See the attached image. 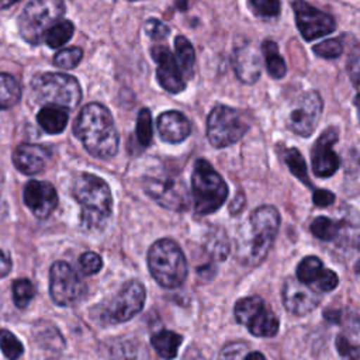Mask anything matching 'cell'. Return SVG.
<instances>
[{
    "mask_svg": "<svg viewBox=\"0 0 360 360\" xmlns=\"http://www.w3.org/2000/svg\"><path fill=\"white\" fill-rule=\"evenodd\" d=\"M248 353V345L243 342H231L225 345L218 356V360H243Z\"/></svg>",
    "mask_w": 360,
    "mask_h": 360,
    "instance_id": "40",
    "label": "cell"
},
{
    "mask_svg": "<svg viewBox=\"0 0 360 360\" xmlns=\"http://www.w3.org/2000/svg\"><path fill=\"white\" fill-rule=\"evenodd\" d=\"M65 13L63 0H32L30 1L18 18V28L21 37L38 45L46 31L56 24Z\"/></svg>",
    "mask_w": 360,
    "mask_h": 360,
    "instance_id": "7",
    "label": "cell"
},
{
    "mask_svg": "<svg viewBox=\"0 0 360 360\" xmlns=\"http://www.w3.org/2000/svg\"><path fill=\"white\" fill-rule=\"evenodd\" d=\"M145 298L146 291L142 283L136 280L125 283L101 312V321L105 323H122L129 321L143 308Z\"/></svg>",
    "mask_w": 360,
    "mask_h": 360,
    "instance_id": "12",
    "label": "cell"
},
{
    "mask_svg": "<svg viewBox=\"0 0 360 360\" xmlns=\"http://www.w3.org/2000/svg\"><path fill=\"white\" fill-rule=\"evenodd\" d=\"M35 100L41 104L73 110L82 100V89L76 77L65 73H39L31 82Z\"/></svg>",
    "mask_w": 360,
    "mask_h": 360,
    "instance_id": "6",
    "label": "cell"
},
{
    "mask_svg": "<svg viewBox=\"0 0 360 360\" xmlns=\"http://www.w3.org/2000/svg\"><path fill=\"white\" fill-rule=\"evenodd\" d=\"M174 48H176V60L181 69V73L184 79H191L194 72V62H195V53L193 45L188 42V39L183 35L176 37L174 39Z\"/></svg>",
    "mask_w": 360,
    "mask_h": 360,
    "instance_id": "26",
    "label": "cell"
},
{
    "mask_svg": "<svg viewBox=\"0 0 360 360\" xmlns=\"http://www.w3.org/2000/svg\"><path fill=\"white\" fill-rule=\"evenodd\" d=\"M158 132L162 141L169 143L183 142L191 132V124L180 111H165L158 117Z\"/></svg>",
    "mask_w": 360,
    "mask_h": 360,
    "instance_id": "22",
    "label": "cell"
},
{
    "mask_svg": "<svg viewBox=\"0 0 360 360\" xmlns=\"http://www.w3.org/2000/svg\"><path fill=\"white\" fill-rule=\"evenodd\" d=\"M183 336L172 330H160L150 338V343L156 353L165 360H173L177 356Z\"/></svg>",
    "mask_w": 360,
    "mask_h": 360,
    "instance_id": "24",
    "label": "cell"
},
{
    "mask_svg": "<svg viewBox=\"0 0 360 360\" xmlns=\"http://www.w3.org/2000/svg\"><path fill=\"white\" fill-rule=\"evenodd\" d=\"M292 10L295 14L298 31L305 41H312L335 31L336 22L333 17L325 11L312 7L304 0H294Z\"/></svg>",
    "mask_w": 360,
    "mask_h": 360,
    "instance_id": "14",
    "label": "cell"
},
{
    "mask_svg": "<svg viewBox=\"0 0 360 360\" xmlns=\"http://www.w3.org/2000/svg\"><path fill=\"white\" fill-rule=\"evenodd\" d=\"M333 201H335V194L328 190H315L312 194V202L316 207H328L333 204Z\"/></svg>",
    "mask_w": 360,
    "mask_h": 360,
    "instance_id": "43",
    "label": "cell"
},
{
    "mask_svg": "<svg viewBox=\"0 0 360 360\" xmlns=\"http://www.w3.org/2000/svg\"><path fill=\"white\" fill-rule=\"evenodd\" d=\"M0 349L8 360H18L24 353L21 342L15 338L14 333L6 329L0 330Z\"/></svg>",
    "mask_w": 360,
    "mask_h": 360,
    "instance_id": "34",
    "label": "cell"
},
{
    "mask_svg": "<svg viewBox=\"0 0 360 360\" xmlns=\"http://www.w3.org/2000/svg\"><path fill=\"white\" fill-rule=\"evenodd\" d=\"M262 51L264 55L269 76H271L273 79H281L287 72V66L283 56L278 53L277 44L271 39H266L262 44Z\"/></svg>",
    "mask_w": 360,
    "mask_h": 360,
    "instance_id": "27",
    "label": "cell"
},
{
    "mask_svg": "<svg viewBox=\"0 0 360 360\" xmlns=\"http://www.w3.org/2000/svg\"><path fill=\"white\" fill-rule=\"evenodd\" d=\"M35 295V287L28 278H18L13 283V300L18 308H27Z\"/></svg>",
    "mask_w": 360,
    "mask_h": 360,
    "instance_id": "33",
    "label": "cell"
},
{
    "mask_svg": "<svg viewBox=\"0 0 360 360\" xmlns=\"http://www.w3.org/2000/svg\"><path fill=\"white\" fill-rule=\"evenodd\" d=\"M111 360H142L145 352L136 340L118 339L111 343L108 349Z\"/></svg>",
    "mask_w": 360,
    "mask_h": 360,
    "instance_id": "28",
    "label": "cell"
},
{
    "mask_svg": "<svg viewBox=\"0 0 360 360\" xmlns=\"http://www.w3.org/2000/svg\"><path fill=\"white\" fill-rule=\"evenodd\" d=\"M339 132L336 128H329L321 134L311 150L312 170L319 177L332 176L339 167V158L333 152V145L338 142Z\"/></svg>",
    "mask_w": 360,
    "mask_h": 360,
    "instance_id": "17",
    "label": "cell"
},
{
    "mask_svg": "<svg viewBox=\"0 0 360 360\" xmlns=\"http://www.w3.org/2000/svg\"><path fill=\"white\" fill-rule=\"evenodd\" d=\"M148 267L165 288L180 287L187 277V260L180 246L167 238L156 240L148 250Z\"/></svg>",
    "mask_w": 360,
    "mask_h": 360,
    "instance_id": "4",
    "label": "cell"
},
{
    "mask_svg": "<svg viewBox=\"0 0 360 360\" xmlns=\"http://www.w3.org/2000/svg\"><path fill=\"white\" fill-rule=\"evenodd\" d=\"M24 202L39 218H48L58 205V193L48 181L31 180L24 187Z\"/></svg>",
    "mask_w": 360,
    "mask_h": 360,
    "instance_id": "18",
    "label": "cell"
},
{
    "mask_svg": "<svg viewBox=\"0 0 360 360\" xmlns=\"http://www.w3.org/2000/svg\"><path fill=\"white\" fill-rule=\"evenodd\" d=\"M129 1H136V0H129Z\"/></svg>",
    "mask_w": 360,
    "mask_h": 360,
    "instance_id": "48",
    "label": "cell"
},
{
    "mask_svg": "<svg viewBox=\"0 0 360 360\" xmlns=\"http://www.w3.org/2000/svg\"><path fill=\"white\" fill-rule=\"evenodd\" d=\"M72 193L82 207V226L87 231L104 228L112 214V195L108 184L96 174L82 173L75 179Z\"/></svg>",
    "mask_w": 360,
    "mask_h": 360,
    "instance_id": "3",
    "label": "cell"
},
{
    "mask_svg": "<svg viewBox=\"0 0 360 360\" xmlns=\"http://www.w3.org/2000/svg\"><path fill=\"white\" fill-rule=\"evenodd\" d=\"M297 278L307 284L314 285L319 291H332L336 288L339 278L330 269H323L322 262L316 256L304 257L297 267Z\"/></svg>",
    "mask_w": 360,
    "mask_h": 360,
    "instance_id": "19",
    "label": "cell"
},
{
    "mask_svg": "<svg viewBox=\"0 0 360 360\" xmlns=\"http://www.w3.org/2000/svg\"><path fill=\"white\" fill-rule=\"evenodd\" d=\"M145 32L149 38H152L155 41H159V39H165L169 35L170 30L162 21H159L156 18H149L145 22Z\"/></svg>",
    "mask_w": 360,
    "mask_h": 360,
    "instance_id": "42",
    "label": "cell"
},
{
    "mask_svg": "<svg viewBox=\"0 0 360 360\" xmlns=\"http://www.w3.org/2000/svg\"><path fill=\"white\" fill-rule=\"evenodd\" d=\"M49 292L59 307H70L87 294V285L66 262H55L49 270Z\"/></svg>",
    "mask_w": 360,
    "mask_h": 360,
    "instance_id": "11",
    "label": "cell"
},
{
    "mask_svg": "<svg viewBox=\"0 0 360 360\" xmlns=\"http://www.w3.org/2000/svg\"><path fill=\"white\" fill-rule=\"evenodd\" d=\"M49 150L35 143H20L13 153L14 166L24 174L42 172L49 160Z\"/></svg>",
    "mask_w": 360,
    "mask_h": 360,
    "instance_id": "21",
    "label": "cell"
},
{
    "mask_svg": "<svg viewBox=\"0 0 360 360\" xmlns=\"http://www.w3.org/2000/svg\"><path fill=\"white\" fill-rule=\"evenodd\" d=\"M349 73L352 76L353 83H357V75H359V55H357V49H354L352 59L349 60Z\"/></svg>",
    "mask_w": 360,
    "mask_h": 360,
    "instance_id": "44",
    "label": "cell"
},
{
    "mask_svg": "<svg viewBox=\"0 0 360 360\" xmlns=\"http://www.w3.org/2000/svg\"><path fill=\"white\" fill-rule=\"evenodd\" d=\"M191 194L198 215L218 211L228 197V186L221 174L205 160L197 159L191 174Z\"/></svg>",
    "mask_w": 360,
    "mask_h": 360,
    "instance_id": "5",
    "label": "cell"
},
{
    "mask_svg": "<svg viewBox=\"0 0 360 360\" xmlns=\"http://www.w3.org/2000/svg\"><path fill=\"white\" fill-rule=\"evenodd\" d=\"M75 135L97 159H111L118 150L120 138L112 115L100 103H90L82 108L75 122Z\"/></svg>",
    "mask_w": 360,
    "mask_h": 360,
    "instance_id": "1",
    "label": "cell"
},
{
    "mask_svg": "<svg viewBox=\"0 0 360 360\" xmlns=\"http://www.w3.org/2000/svg\"><path fill=\"white\" fill-rule=\"evenodd\" d=\"M207 255L214 262L225 260L229 253V240L226 233L221 228H214L208 232L204 243Z\"/></svg>",
    "mask_w": 360,
    "mask_h": 360,
    "instance_id": "25",
    "label": "cell"
},
{
    "mask_svg": "<svg viewBox=\"0 0 360 360\" xmlns=\"http://www.w3.org/2000/svg\"><path fill=\"white\" fill-rule=\"evenodd\" d=\"M83 58V51L77 46H69L53 56V63L60 69H73Z\"/></svg>",
    "mask_w": 360,
    "mask_h": 360,
    "instance_id": "37",
    "label": "cell"
},
{
    "mask_svg": "<svg viewBox=\"0 0 360 360\" xmlns=\"http://www.w3.org/2000/svg\"><path fill=\"white\" fill-rule=\"evenodd\" d=\"M252 13L260 18H274L280 14V0H248Z\"/></svg>",
    "mask_w": 360,
    "mask_h": 360,
    "instance_id": "36",
    "label": "cell"
},
{
    "mask_svg": "<svg viewBox=\"0 0 360 360\" xmlns=\"http://www.w3.org/2000/svg\"><path fill=\"white\" fill-rule=\"evenodd\" d=\"M145 193L163 208L184 211L188 205V193L179 174L159 172L143 177Z\"/></svg>",
    "mask_w": 360,
    "mask_h": 360,
    "instance_id": "10",
    "label": "cell"
},
{
    "mask_svg": "<svg viewBox=\"0 0 360 360\" xmlns=\"http://www.w3.org/2000/svg\"><path fill=\"white\" fill-rule=\"evenodd\" d=\"M233 69L238 79L245 84H253L259 80L262 73V62L259 51L252 42L245 41L235 46Z\"/></svg>",
    "mask_w": 360,
    "mask_h": 360,
    "instance_id": "20",
    "label": "cell"
},
{
    "mask_svg": "<svg viewBox=\"0 0 360 360\" xmlns=\"http://www.w3.org/2000/svg\"><path fill=\"white\" fill-rule=\"evenodd\" d=\"M75 27L68 20H59L56 24H53L45 34L44 39L48 46L51 48H59L63 44H66L72 35H73Z\"/></svg>",
    "mask_w": 360,
    "mask_h": 360,
    "instance_id": "30",
    "label": "cell"
},
{
    "mask_svg": "<svg viewBox=\"0 0 360 360\" xmlns=\"http://www.w3.org/2000/svg\"><path fill=\"white\" fill-rule=\"evenodd\" d=\"M340 225L339 222L328 218V217H318L311 224V232L321 240H333L339 235Z\"/></svg>",
    "mask_w": 360,
    "mask_h": 360,
    "instance_id": "32",
    "label": "cell"
},
{
    "mask_svg": "<svg viewBox=\"0 0 360 360\" xmlns=\"http://www.w3.org/2000/svg\"><path fill=\"white\" fill-rule=\"evenodd\" d=\"M152 58L156 62V77L160 86L173 94H177L186 89V79L181 73V69L174 58V55L169 51L167 46L158 45L150 49Z\"/></svg>",
    "mask_w": 360,
    "mask_h": 360,
    "instance_id": "15",
    "label": "cell"
},
{
    "mask_svg": "<svg viewBox=\"0 0 360 360\" xmlns=\"http://www.w3.org/2000/svg\"><path fill=\"white\" fill-rule=\"evenodd\" d=\"M11 270V260L8 259V256L0 250V278L6 277Z\"/></svg>",
    "mask_w": 360,
    "mask_h": 360,
    "instance_id": "45",
    "label": "cell"
},
{
    "mask_svg": "<svg viewBox=\"0 0 360 360\" xmlns=\"http://www.w3.org/2000/svg\"><path fill=\"white\" fill-rule=\"evenodd\" d=\"M283 159H284L287 167L290 169V172H291L298 180H301V181L305 183L307 186H311V180H309L308 173H307L305 160H304V158H302V155L300 153L298 149H295V148L287 149V150L283 153Z\"/></svg>",
    "mask_w": 360,
    "mask_h": 360,
    "instance_id": "31",
    "label": "cell"
},
{
    "mask_svg": "<svg viewBox=\"0 0 360 360\" xmlns=\"http://www.w3.org/2000/svg\"><path fill=\"white\" fill-rule=\"evenodd\" d=\"M336 349L342 360H360L359 356V345L352 342L345 335H338L336 338Z\"/></svg>",
    "mask_w": 360,
    "mask_h": 360,
    "instance_id": "39",
    "label": "cell"
},
{
    "mask_svg": "<svg viewBox=\"0 0 360 360\" xmlns=\"http://www.w3.org/2000/svg\"><path fill=\"white\" fill-rule=\"evenodd\" d=\"M17 1L18 0H0V10L6 8V7H8V6H11V4L17 3Z\"/></svg>",
    "mask_w": 360,
    "mask_h": 360,
    "instance_id": "47",
    "label": "cell"
},
{
    "mask_svg": "<svg viewBox=\"0 0 360 360\" xmlns=\"http://www.w3.org/2000/svg\"><path fill=\"white\" fill-rule=\"evenodd\" d=\"M245 115L231 107H214L207 120V136L212 146L226 148L236 143L248 131Z\"/></svg>",
    "mask_w": 360,
    "mask_h": 360,
    "instance_id": "8",
    "label": "cell"
},
{
    "mask_svg": "<svg viewBox=\"0 0 360 360\" xmlns=\"http://www.w3.org/2000/svg\"><path fill=\"white\" fill-rule=\"evenodd\" d=\"M312 51H314L315 55H318L321 58L335 59V58L342 55L343 45H342V42L338 38H330V39H325V41L316 44L312 48Z\"/></svg>",
    "mask_w": 360,
    "mask_h": 360,
    "instance_id": "38",
    "label": "cell"
},
{
    "mask_svg": "<svg viewBox=\"0 0 360 360\" xmlns=\"http://www.w3.org/2000/svg\"><path fill=\"white\" fill-rule=\"evenodd\" d=\"M235 319L248 328L253 336L271 338L278 332V318L257 295L245 297L236 301L233 308Z\"/></svg>",
    "mask_w": 360,
    "mask_h": 360,
    "instance_id": "9",
    "label": "cell"
},
{
    "mask_svg": "<svg viewBox=\"0 0 360 360\" xmlns=\"http://www.w3.org/2000/svg\"><path fill=\"white\" fill-rule=\"evenodd\" d=\"M68 120V111L55 105H45L37 114L39 127L48 134H60L66 128Z\"/></svg>",
    "mask_w": 360,
    "mask_h": 360,
    "instance_id": "23",
    "label": "cell"
},
{
    "mask_svg": "<svg viewBox=\"0 0 360 360\" xmlns=\"http://www.w3.org/2000/svg\"><path fill=\"white\" fill-rule=\"evenodd\" d=\"M243 360H266V357L260 352H250V353H246Z\"/></svg>",
    "mask_w": 360,
    "mask_h": 360,
    "instance_id": "46",
    "label": "cell"
},
{
    "mask_svg": "<svg viewBox=\"0 0 360 360\" xmlns=\"http://www.w3.org/2000/svg\"><path fill=\"white\" fill-rule=\"evenodd\" d=\"M21 87L18 82L7 73H0V110L10 108L20 101Z\"/></svg>",
    "mask_w": 360,
    "mask_h": 360,
    "instance_id": "29",
    "label": "cell"
},
{
    "mask_svg": "<svg viewBox=\"0 0 360 360\" xmlns=\"http://www.w3.org/2000/svg\"><path fill=\"white\" fill-rule=\"evenodd\" d=\"M283 304L290 314L302 316L312 312L319 301V294L309 285L301 283L298 278L288 277L283 284Z\"/></svg>",
    "mask_w": 360,
    "mask_h": 360,
    "instance_id": "16",
    "label": "cell"
},
{
    "mask_svg": "<svg viewBox=\"0 0 360 360\" xmlns=\"http://www.w3.org/2000/svg\"><path fill=\"white\" fill-rule=\"evenodd\" d=\"M280 226V214L273 205L256 208L239 236V257L245 264L257 266L267 256Z\"/></svg>",
    "mask_w": 360,
    "mask_h": 360,
    "instance_id": "2",
    "label": "cell"
},
{
    "mask_svg": "<svg viewBox=\"0 0 360 360\" xmlns=\"http://www.w3.org/2000/svg\"><path fill=\"white\" fill-rule=\"evenodd\" d=\"M323 103L318 91L311 90L295 98L287 114L288 128L300 135L309 136L319 122Z\"/></svg>",
    "mask_w": 360,
    "mask_h": 360,
    "instance_id": "13",
    "label": "cell"
},
{
    "mask_svg": "<svg viewBox=\"0 0 360 360\" xmlns=\"http://www.w3.org/2000/svg\"><path fill=\"white\" fill-rule=\"evenodd\" d=\"M79 264H80V269L83 270L84 274L91 276V274H97L101 270L103 260L94 252H84L79 257Z\"/></svg>",
    "mask_w": 360,
    "mask_h": 360,
    "instance_id": "41",
    "label": "cell"
},
{
    "mask_svg": "<svg viewBox=\"0 0 360 360\" xmlns=\"http://www.w3.org/2000/svg\"><path fill=\"white\" fill-rule=\"evenodd\" d=\"M152 115L148 108H142L136 120V139L142 146H149L152 141Z\"/></svg>",
    "mask_w": 360,
    "mask_h": 360,
    "instance_id": "35",
    "label": "cell"
}]
</instances>
